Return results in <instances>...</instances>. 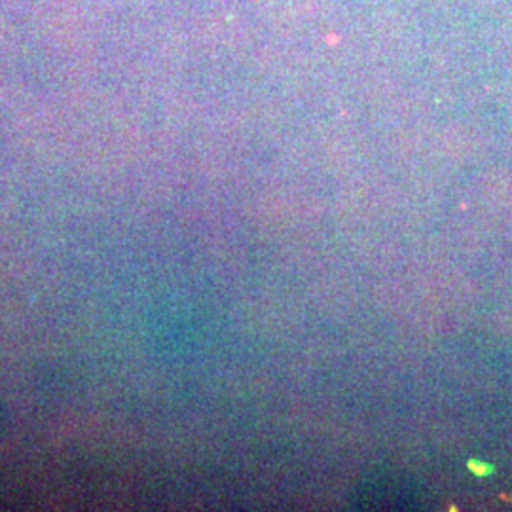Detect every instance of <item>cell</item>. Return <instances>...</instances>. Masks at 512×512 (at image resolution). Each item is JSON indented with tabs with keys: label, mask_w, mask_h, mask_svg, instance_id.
Segmentation results:
<instances>
[{
	"label": "cell",
	"mask_w": 512,
	"mask_h": 512,
	"mask_svg": "<svg viewBox=\"0 0 512 512\" xmlns=\"http://www.w3.org/2000/svg\"><path fill=\"white\" fill-rule=\"evenodd\" d=\"M469 469L478 476H486L490 471H492V467H490V465H484V463H480L478 459L469 463Z\"/></svg>",
	"instance_id": "1"
}]
</instances>
